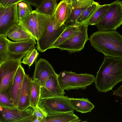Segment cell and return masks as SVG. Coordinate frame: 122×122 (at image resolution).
<instances>
[{
    "label": "cell",
    "instance_id": "1",
    "mask_svg": "<svg viewBox=\"0 0 122 122\" xmlns=\"http://www.w3.org/2000/svg\"><path fill=\"white\" fill-rule=\"evenodd\" d=\"M122 81V59L105 56L95 78L96 89L99 92L105 93Z\"/></svg>",
    "mask_w": 122,
    "mask_h": 122
},
{
    "label": "cell",
    "instance_id": "2",
    "mask_svg": "<svg viewBox=\"0 0 122 122\" xmlns=\"http://www.w3.org/2000/svg\"><path fill=\"white\" fill-rule=\"evenodd\" d=\"M89 40L92 46L105 56L122 59V35L116 30H98Z\"/></svg>",
    "mask_w": 122,
    "mask_h": 122
},
{
    "label": "cell",
    "instance_id": "3",
    "mask_svg": "<svg viewBox=\"0 0 122 122\" xmlns=\"http://www.w3.org/2000/svg\"><path fill=\"white\" fill-rule=\"evenodd\" d=\"M95 77L87 73L78 74L71 71H64L58 75L60 85L64 90L82 89L87 87L94 82Z\"/></svg>",
    "mask_w": 122,
    "mask_h": 122
},
{
    "label": "cell",
    "instance_id": "4",
    "mask_svg": "<svg viewBox=\"0 0 122 122\" xmlns=\"http://www.w3.org/2000/svg\"><path fill=\"white\" fill-rule=\"evenodd\" d=\"M66 28L64 25L59 23L53 16H48L45 29L41 37L37 41V50L44 52L50 49Z\"/></svg>",
    "mask_w": 122,
    "mask_h": 122
},
{
    "label": "cell",
    "instance_id": "5",
    "mask_svg": "<svg viewBox=\"0 0 122 122\" xmlns=\"http://www.w3.org/2000/svg\"><path fill=\"white\" fill-rule=\"evenodd\" d=\"M122 25V1L117 0L110 4L104 16L95 25L100 31L116 30Z\"/></svg>",
    "mask_w": 122,
    "mask_h": 122
},
{
    "label": "cell",
    "instance_id": "6",
    "mask_svg": "<svg viewBox=\"0 0 122 122\" xmlns=\"http://www.w3.org/2000/svg\"><path fill=\"white\" fill-rule=\"evenodd\" d=\"M70 98L64 95L46 98H40L38 106L47 115L74 111L70 101Z\"/></svg>",
    "mask_w": 122,
    "mask_h": 122
},
{
    "label": "cell",
    "instance_id": "7",
    "mask_svg": "<svg viewBox=\"0 0 122 122\" xmlns=\"http://www.w3.org/2000/svg\"><path fill=\"white\" fill-rule=\"evenodd\" d=\"M48 16L33 10L26 17L19 20L18 24L25 28L37 41L45 29Z\"/></svg>",
    "mask_w": 122,
    "mask_h": 122
},
{
    "label": "cell",
    "instance_id": "8",
    "mask_svg": "<svg viewBox=\"0 0 122 122\" xmlns=\"http://www.w3.org/2000/svg\"><path fill=\"white\" fill-rule=\"evenodd\" d=\"M22 59L10 60L0 64V93L9 95L10 90Z\"/></svg>",
    "mask_w": 122,
    "mask_h": 122
},
{
    "label": "cell",
    "instance_id": "9",
    "mask_svg": "<svg viewBox=\"0 0 122 122\" xmlns=\"http://www.w3.org/2000/svg\"><path fill=\"white\" fill-rule=\"evenodd\" d=\"M33 108L30 107L24 110L17 107L0 106V122H33L35 117Z\"/></svg>",
    "mask_w": 122,
    "mask_h": 122
},
{
    "label": "cell",
    "instance_id": "10",
    "mask_svg": "<svg viewBox=\"0 0 122 122\" xmlns=\"http://www.w3.org/2000/svg\"><path fill=\"white\" fill-rule=\"evenodd\" d=\"M88 25L87 23L81 25L80 29L61 44L58 48L61 50H66L70 53L81 50L86 43L89 40L87 34Z\"/></svg>",
    "mask_w": 122,
    "mask_h": 122
},
{
    "label": "cell",
    "instance_id": "11",
    "mask_svg": "<svg viewBox=\"0 0 122 122\" xmlns=\"http://www.w3.org/2000/svg\"><path fill=\"white\" fill-rule=\"evenodd\" d=\"M17 4L5 7L0 6V36H7L9 32L18 24Z\"/></svg>",
    "mask_w": 122,
    "mask_h": 122
},
{
    "label": "cell",
    "instance_id": "12",
    "mask_svg": "<svg viewBox=\"0 0 122 122\" xmlns=\"http://www.w3.org/2000/svg\"><path fill=\"white\" fill-rule=\"evenodd\" d=\"M65 93L64 90L60 85L58 75L56 73L51 76L45 85L41 86L40 98L62 96L64 95Z\"/></svg>",
    "mask_w": 122,
    "mask_h": 122
},
{
    "label": "cell",
    "instance_id": "13",
    "mask_svg": "<svg viewBox=\"0 0 122 122\" xmlns=\"http://www.w3.org/2000/svg\"><path fill=\"white\" fill-rule=\"evenodd\" d=\"M33 79H37L41 86H43L49 77L56 73L49 62L43 58H40L35 64Z\"/></svg>",
    "mask_w": 122,
    "mask_h": 122
},
{
    "label": "cell",
    "instance_id": "14",
    "mask_svg": "<svg viewBox=\"0 0 122 122\" xmlns=\"http://www.w3.org/2000/svg\"><path fill=\"white\" fill-rule=\"evenodd\" d=\"M25 73L21 64L19 66L10 88L9 95L14 105L17 107L20 93Z\"/></svg>",
    "mask_w": 122,
    "mask_h": 122
},
{
    "label": "cell",
    "instance_id": "15",
    "mask_svg": "<svg viewBox=\"0 0 122 122\" xmlns=\"http://www.w3.org/2000/svg\"><path fill=\"white\" fill-rule=\"evenodd\" d=\"M33 79L25 74L21 90L18 107L24 110L30 107V97Z\"/></svg>",
    "mask_w": 122,
    "mask_h": 122
},
{
    "label": "cell",
    "instance_id": "16",
    "mask_svg": "<svg viewBox=\"0 0 122 122\" xmlns=\"http://www.w3.org/2000/svg\"><path fill=\"white\" fill-rule=\"evenodd\" d=\"M35 40L31 38L26 41L15 42L7 39L8 51L15 55L25 54L34 48L36 43Z\"/></svg>",
    "mask_w": 122,
    "mask_h": 122
},
{
    "label": "cell",
    "instance_id": "17",
    "mask_svg": "<svg viewBox=\"0 0 122 122\" xmlns=\"http://www.w3.org/2000/svg\"><path fill=\"white\" fill-rule=\"evenodd\" d=\"M71 11V5L61 0L57 5L53 16L60 24H64L70 16Z\"/></svg>",
    "mask_w": 122,
    "mask_h": 122
},
{
    "label": "cell",
    "instance_id": "18",
    "mask_svg": "<svg viewBox=\"0 0 122 122\" xmlns=\"http://www.w3.org/2000/svg\"><path fill=\"white\" fill-rule=\"evenodd\" d=\"M81 121L73 111L47 115L45 117L44 122H74Z\"/></svg>",
    "mask_w": 122,
    "mask_h": 122
},
{
    "label": "cell",
    "instance_id": "19",
    "mask_svg": "<svg viewBox=\"0 0 122 122\" xmlns=\"http://www.w3.org/2000/svg\"><path fill=\"white\" fill-rule=\"evenodd\" d=\"M7 36L12 41H26L31 38L35 39L27 30L18 24L9 32Z\"/></svg>",
    "mask_w": 122,
    "mask_h": 122
},
{
    "label": "cell",
    "instance_id": "20",
    "mask_svg": "<svg viewBox=\"0 0 122 122\" xmlns=\"http://www.w3.org/2000/svg\"><path fill=\"white\" fill-rule=\"evenodd\" d=\"M69 100L74 110L82 113L90 112L94 107V105L87 98H71Z\"/></svg>",
    "mask_w": 122,
    "mask_h": 122
},
{
    "label": "cell",
    "instance_id": "21",
    "mask_svg": "<svg viewBox=\"0 0 122 122\" xmlns=\"http://www.w3.org/2000/svg\"><path fill=\"white\" fill-rule=\"evenodd\" d=\"M7 36H0V64L10 60L22 58L23 55H15L8 50Z\"/></svg>",
    "mask_w": 122,
    "mask_h": 122
},
{
    "label": "cell",
    "instance_id": "22",
    "mask_svg": "<svg viewBox=\"0 0 122 122\" xmlns=\"http://www.w3.org/2000/svg\"><path fill=\"white\" fill-rule=\"evenodd\" d=\"M100 5L95 2L84 10L76 20V26L86 23L93 15Z\"/></svg>",
    "mask_w": 122,
    "mask_h": 122
},
{
    "label": "cell",
    "instance_id": "23",
    "mask_svg": "<svg viewBox=\"0 0 122 122\" xmlns=\"http://www.w3.org/2000/svg\"><path fill=\"white\" fill-rule=\"evenodd\" d=\"M81 25L66 27L65 30L50 49L58 48L61 44L70 38L80 29Z\"/></svg>",
    "mask_w": 122,
    "mask_h": 122
},
{
    "label": "cell",
    "instance_id": "24",
    "mask_svg": "<svg viewBox=\"0 0 122 122\" xmlns=\"http://www.w3.org/2000/svg\"><path fill=\"white\" fill-rule=\"evenodd\" d=\"M41 85L37 79H33L30 97V107L33 109L38 105L40 98Z\"/></svg>",
    "mask_w": 122,
    "mask_h": 122
},
{
    "label": "cell",
    "instance_id": "25",
    "mask_svg": "<svg viewBox=\"0 0 122 122\" xmlns=\"http://www.w3.org/2000/svg\"><path fill=\"white\" fill-rule=\"evenodd\" d=\"M57 5L56 0H47L36 8V11L41 14L49 16L54 15Z\"/></svg>",
    "mask_w": 122,
    "mask_h": 122
},
{
    "label": "cell",
    "instance_id": "26",
    "mask_svg": "<svg viewBox=\"0 0 122 122\" xmlns=\"http://www.w3.org/2000/svg\"><path fill=\"white\" fill-rule=\"evenodd\" d=\"M110 5V4L100 5L93 15L86 23L88 25H96L105 15Z\"/></svg>",
    "mask_w": 122,
    "mask_h": 122
},
{
    "label": "cell",
    "instance_id": "27",
    "mask_svg": "<svg viewBox=\"0 0 122 122\" xmlns=\"http://www.w3.org/2000/svg\"><path fill=\"white\" fill-rule=\"evenodd\" d=\"M87 7L81 8L71 7L72 11L71 15L64 24L66 27L76 25V19L83 11Z\"/></svg>",
    "mask_w": 122,
    "mask_h": 122
},
{
    "label": "cell",
    "instance_id": "28",
    "mask_svg": "<svg viewBox=\"0 0 122 122\" xmlns=\"http://www.w3.org/2000/svg\"><path fill=\"white\" fill-rule=\"evenodd\" d=\"M33 10L31 5L26 2L21 1L17 4V12L19 20L26 17Z\"/></svg>",
    "mask_w": 122,
    "mask_h": 122
},
{
    "label": "cell",
    "instance_id": "29",
    "mask_svg": "<svg viewBox=\"0 0 122 122\" xmlns=\"http://www.w3.org/2000/svg\"><path fill=\"white\" fill-rule=\"evenodd\" d=\"M38 54L39 53L35 48H34L26 54L23 58L21 63L28 65L30 68L37 58Z\"/></svg>",
    "mask_w": 122,
    "mask_h": 122
},
{
    "label": "cell",
    "instance_id": "30",
    "mask_svg": "<svg viewBox=\"0 0 122 122\" xmlns=\"http://www.w3.org/2000/svg\"><path fill=\"white\" fill-rule=\"evenodd\" d=\"M0 106L8 107L15 106L9 94L2 93H0Z\"/></svg>",
    "mask_w": 122,
    "mask_h": 122
},
{
    "label": "cell",
    "instance_id": "31",
    "mask_svg": "<svg viewBox=\"0 0 122 122\" xmlns=\"http://www.w3.org/2000/svg\"><path fill=\"white\" fill-rule=\"evenodd\" d=\"M33 115L35 117V119L33 122H44L45 117L47 115L38 105L33 109Z\"/></svg>",
    "mask_w": 122,
    "mask_h": 122
},
{
    "label": "cell",
    "instance_id": "32",
    "mask_svg": "<svg viewBox=\"0 0 122 122\" xmlns=\"http://www.w3.org/2000/svg\"><path fill=\"white\" fill-rule=\"evenodd\" d=\"M95 2L94 0H76V5L74 7L81 8L87 7Z\"/></svg>",
    "mask_w": 122,
    "mask_h": 122
},
{
    "label": "cell",
    "instance_id": "33",
    "mask_svg": "<svg viewBox=\"0 0 122 122\" xmlns=\"http://www.w3.org/2000/svg\"><path fill=\"white\" fill-rule=\"evenodd\" d=\"M22 1V0H0V6L7 7L18 4Z\"/></svg>",
    "mask_w": 122,
    "mask_h": 122
},
{
    "label": "cell",
    "instance_id": "34",
    "mask_svg": "<svg viewBox=\"0 0 122 122\" xmlns=\"http://www.w3.org/2000/svg\"><path fill=\"white\" fill-rule=\"evenodd\" d=\"M47 0H22L25 2L37 8L40 6Z\"/></svg>",
    "mask_w": 122,
    "mask_h": 122
},
{
    "label": "cell",
    "instance_id": "35",
    "mask_svg": "<svg viewBox=\"0 0 122 122\" xmlns=\"http://www.w3.org/2000/svg\"><path fill=\"white\" fill-rule=\"evenodd\" d=\"M113 94L117 96H119L122 97V84L115 91H114Z\"/></svg>",
    "mask_w": 122,
    "mask_h": 122
},
{
    "label": "cell",
    "instance_id": "36",
    "mask_svg": "<svg viewBox=\"0 0 122 122\" xmlns=\"http://www.w3.org/2000/svg\"><path fill=\"white\" fill-rule=\"evenodd\" d=\"M62 0L66 2L69 4H70L71 6L72 5L71 0Z\"/></svg>",
    "mask_w": 122,
    "mask_h": 122
},
{
    "label": "cell",
    "instance_id": "37",
    "mask_svg": "<svg viewBox=\"0 0 122 122\" xmlns=\"http://www.w3.org/2000/svg\"><path fill=\"white\" fill-rule=\"evenodd\" d=\"M72 5L71 7L75 6L76 5V0H71Z\"/></svg>",
    "mask_w": 122,
    "mask_h": 122
}]
</instances>
